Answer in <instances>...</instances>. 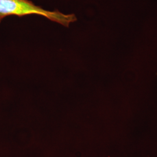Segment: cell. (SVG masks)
Masks as SVG:
<instances>
[{
    "label": "cell",
    "mask_w": 157,
    "mask_h": 157,
    "mask_svg": "<svg viewBox=\"0 0 157 157\" xmlns=\"http://www.w3.org/2000/svg\"><path fill=\"white\" fill-rule=\"evenodd\" d=\"M28 15L43 16L65 27H69L77 20L75 14H65L57 10L47 11L29 0H0V23L8 16L22 17Z\"/></svg>",
    "instance_id": "6da1fadb"
}]
</instances>
